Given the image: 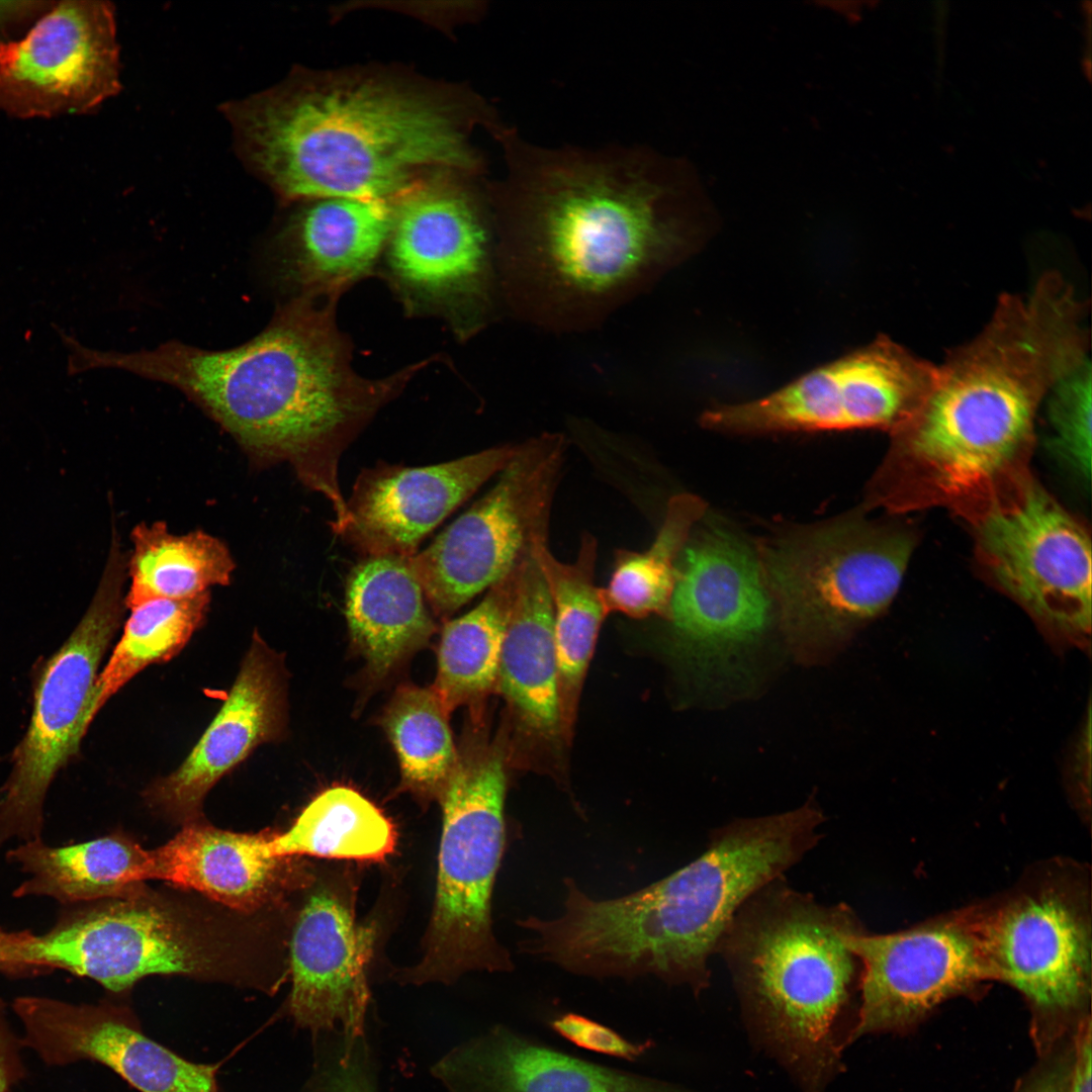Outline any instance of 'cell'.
<instances>
[{
	"instance_id": "29",
	"label": "cell",
	"mask_w": 1092,
	"mask_h": 1092,
	"mask_svg": "<svg viewBox=\"0 0 1092 1092\" xmlns=\"http://www.w3.org/2000/svg\"><path fill=\"white\" fill-rule=\"evenodd\" d=\"M130 610L152 600H183L230 582L235 569L223 542L203 531L176 535L163 522L140 524L131 533Z\"/></svg>"
},
{
	"instance_id": "8",
	"label": "cell",
	"mask_w": 1092,
	"mask_h": 1092,
	"mask_svg": "<svg viewBox=\"0 0 1092 1092\" xmlns=\"http://www.w3.org/2000/svg\"><path fill=\"white\" fill-rule=\"evenodd\" d=\"M1086 882L1076 868L1049 866L1002 897L966 909L993 980L1025 997L1036 1024H1060L1089 1003Z\"/></svg>"
},
{
	"instance_id": "23",
	"label": "cell",
	"mask_w": 1092,
	"mask_h": 1092,
	"mask_svg": "<svg viewBox=\"0 0 1092 1092\" xmlns=\"http://www.w3.org/2000/svg\"><path fill=\"white\" fill-rule=\"evenodd\" d=\"M553 623L552 601L531 553L519 567L495 690L507 701L520 728L546 744L565 736Z\"/></svg>"
},
{
	"instance_id": "30",
	"label": "cell",
	"mask_w": 1092,
	"mask_h": 1092,
	"mask_svg": "<svg viewBox=\"0 0 1092 1092\" xmlns=\"http://www.w3.org/2000/svg\"><path fill=\"white\" fill-rule=\"evenodd\" d=\"M520 565L487 589L475 608L446 622L443 628L432 688L449 713L495 690Z\"/></svg>"
},
{
	"instance_id": "39",
	"label": "cell",
	"mask_w": 1092,
	"mask_h": 1092,
	"mask_svg": "<svg viewBox=\"0 0 1092 1092\" xmlns=\"http://www.w3.org/2000/svg\"><path fill=\"white\" fill-rule=\"evenodd\" d=\"M5 1011L0 999V1092H9L25 1075L20 1056L23 1045L10 1027Z\"/></svg>"
},
{
	"instance_id": "21",
	"label": "cell",
	"mask_w": 1092,
	"mask_h": 1092,
	"mask_svg": "<svg viewBox=\"0 0 1092 1092\" xmlns=\"http://www.w3.org/2000/svg\"><path fill=\"white\" fill-rule=\"evenodd\" d=\"M282 704L275 655L254 637L223 706L185 761L149 789L148 801L178 820H193L224 774L279 735Z\"/></svg>"
},
{
	"instance_id": "1",
	"label": "cell",
	"mask_w": 1092,
	"mask_h": 1092,
	"mask_svg": "<svg viewBox=\"0 0 1092 1092\" xmlns=\"http://www.w3.org/2000/svg\"><path fill=\"white\" fill-rule=\"evenodd\" d=\"M491 135L506 171L486 194L506 293L525 320L596 325L681 247L680 211L697 186L685 162L646 146H540L504 124Z\"/></svg>"
},
{
	"instance_id": "4",
	"label": "cell",
	"mask_w": 1092,
	"mask_h": 1092,
	"mask_svg": "<svg viewBox=\"0 0 1092 1092\" xmlns=\"http://www.w3.org/2000/svg\"><path fill=\"white\" fill-rule=\"evenodd\" d=\"M823 821L811 801L735 820L714 831L689 864L622 897L595 899L567 880L562 914L542 923L543 951L573 974L650 975L699 995L709 986V959L736 912L817 844Z\"/></svg>"
},
{
	"instance_id": "25",
	"label": "cell",
	"mask_w": 1092,
	"mask_h": 1092,
	"mask_svg": "<svg viewBox=\"0 0 1092 1092\" xmlns=\"http://www.w3.org/2000/svg\"><path fill=\"white\" fill-rule=\"evenodd\" d=\"M305 205L288 226L293 271L305 295L337 297L375 264L392 225L390 199L327 197Z\"/></svg>"
},
{
	"instance_id": "5",
	"label": "cell",
	"mask_w": 1092,
	"mask_h": 1092,
	"mask_svg": "<svg viewBox=\"0 0 1092 1092\" xmlns=\"http://www.w3.org/2000/svg\"><path fill=\"white\" fill-rule=\"evenodd\" d=\"M851 908L824 905L778 879L736 912L717 952L724 958L758 1041L821 1092L840 1068L838 1024L859 984Z\"/></svg>"
},
{
	"instance_id": "27",
	"label": "cell",
	"mask_w": 1092,
	"mask_h": 1092,
	"mask_svg": "<svg viewBox=\"0 0 1092 1092\" xmlns=\"http://www.w3.org/2000/svg\"><path fill=\"white\" fill-rule=\"evenodd\" d=\"M7 856L28 876L14 891L18 898L47 896L63 903L106 900L156 879L155 849L121 835L59 847L31 840Z\"/></svg>"
},
{
	"instance_id": "37",
	"label": "cell",
	"mask_w": 1092,
	"mask_h": 1092,
	"mask_svg": "<svg viewBox=\"0 0 1092 1092\" xmlns=\"http://www.w3.org/2000/svg\"><path fill=\"white\" fill-rule=\"evenodd\" d=\"M362 1039L344 1038L342 1050L322 1075L317 1092H375Z\"/></svg>"
},
{
	"instance_id": "3",
	"label": "cell",
	"mask_w": 1092,
	"mask_h": 1092,
	"mask_svg": "<svg viewBox=\"0 0 1092 1092\" xmlns=\"http://www.w3.org/2000/svg\"><path fill=\"white\" fill-rule=\"evenodd\" d=\"M314 297L290 300L260 334L232 349L177 341L129 353L82 347L78 366L120 369L172 385L252 453L288 461L300 481L341 516V458L407 377L402 371L381 379L358 375L334 323L336 298L316 304Z\"/></svg>"
},
{
	"instance_id": "19",
	"label": "cell",
	"mask_w": 1092,
	"mask_h": 1092,
	"mask_svg": "<svg viewBox=\"0 0 1092 1092\" xmlns=\"http://www.w3.org/2000/svg\"><path fill=\"white\" fill-rule=\"evenodd\" d=\"M518 445H500L451 461L407 467L379 462L363 469L346 499L338 536L364 557H411L421 542L490 477Z\"/></svg>"
},
{
	"instance_id": "9",
	"label": "cell",
	"mask_w": 1092,
	"mask_h": 1092,
	"mask_svg": "<svg viewBox=\"0 0 1092 1092\" xmlns=\"http://www.w3.org/2000/svg\"><path fill=\"white\" fill-rule=\"evenodd\" d=\"M229 937L196 916L138 889L67 917L35 935L33 971L63 969L123 992L150 975H183L254 985Z\"/></svg>"
},
{
	"instance_id": "40",
	"label": "cell",
	"mask_w": 1092,
	"mask_h": 1092,
	"mask_svg": "<svg viewBox=\"0 0 1092 1092\" xmlns=\"http://www.w3.org/2000/svg\"><path fill=\"white\" fill-rule=\"evenodd\" d=\"M1078 1027L1067 1092H1092V1035L1090 1016H1084L1079 1022Z\"/></svg>"
},
{
	"instance_id": "17",
	"label": "cell",
	"mask_w": 1092,
	"mask_h": 1092,
	"mask_svg": "<svg viewBox=\"0 0 1092 1092\" xmlns=\"http://www.w3.org/2000/svg\"><path fill=\"white\" fill-rule=\"evenodd\" d=\"M668 617L681 657L713 667L764 630L769 594L758 557L734 534L708 528L687 542Z\"/></svg>"
},
{
	"instance_id": "35",
	"label": "cell",
	"mask_w": 1092,
	"mask_h": 1092,
	"mask_svg": "<svg viewBox=\"0 0 1092 1092\" xmlns=\"http://www.w3.org/2000/svg\"><path fill=\"white\" fill-rule=\"evenodd\" d=\"M1052 429L1046 447L1071 473L1087 484L1091 476V362L1089 357L1050 390Z\"/></svg>"
},
{
	"instance_id": "31",
	"label": "cell",
	"mask_w": 1092,
	"mask_h": 1092,
	"mask_svg": "<svg viewBox=\"0 0 1092 1092\" xmlns=\"http://www.w3.org/2000/svg\"><path fill=\"white\" fill-rule=\"evenodd\" d=\"M396 833L390 820L358 791L335 786L318 794L289 829L273 833L278 857L381 860L390 854Z\"/></svg>"
},
{
	"instance_id": "42",
	"label": "cell",
	"mask_w": 1092,
	"mask_h": 1092,
	"mask_svg": "<svg viewBox=\"0 0 1092 1092\" xmlns=\"http://www.w3.org/2000/svg\"><path fill=\"white\" fill-rule=\"evenodd\" d=\"M1072 1059L1058 1061L1033 1075L1020 1092H1067Z\"/></svg>"
},
{
	"instance_id": "26",
	"label": "cell",
	"mask_w": 1092,
	"mask_h": 1092,
	"mask_svg": "<svg viewBox=\"0 0 1092 1092\" xmlns=\"http://www.w3.org/2000/svg\"><path fill=\"white\" fill-rule=\"evenodd\" d=\"M411 557H364L351 570L346 618L351 638L370 672L387 675L424 646L436 627Z\"/></svg>"
},
{
	"instance_id": "28",
	"label": "cell",
	"mask_w": 1092,
	"mask_h": 1092,
	"mask_svg": "<svg viewBox=\"0 0 1092 1092\" xmlns=\"http://www.w3.org/2000/svg\"><path fill=\"white\" fill-rule=\"evenodd\" d=\"M597 548L596 538L584 534L572 563L557 560L549 550L547 538L539 539L532 549L553 606L554 643L565 736L574 720L600 627L609 614L602 588L595 584Z\"/></svg>"
},
{
	"instance_id": "2",
	"label": "cell",
	"mask_w": 1092,
	"mask_h": 1092,
	"mask_svg": "<svg viewBox=\"0 0 1092 1092\" xmlns=\"http://www.w3.org/2000/svg\"><path fill=\"white\" fill-rule=\"evenodd\" d=\"M225 113L244 162L284 203L390 199L436 170L480 176L471 135L500 124L468 87L387 65L297 68Z\"/></svg>"
},
{
	"instance_id": "10",
	"label": "cell",
	"mask_w": 1092,
	"mask_h": 1092,
	"mask_svg": "<svg viewBox=\"0 0 1092 1092\" xmlns=\"http://www.w3.org/2000/svg\"><path fill=\"white\" fill-rule=\"evenodd\" d=\"M566 438L545 433L517 452L482 497L411 556L430 609L448 619L503 579L548 537Z\"/></svg>"
},
{
	"instance_id": "36",
	"label": "cell",
	"mask_w": 1092,
	"mask_h": 1092,
	"mask_svg": "<svg viewBox=\"0 0 1092 1092\" xmlns=\"http://www.w3.org/2000/svg\"><path fill=\"white\" fill-rule=\"evenodd\" d=\"M558 1035L574 1045L605 1056L635 1062L644 1056L652 1042H634L616 1030L576 1013H565L550 1022Z\"/></svg>"
},
{
	"instance_id": "24",
	"label": "cell",
	"mask_w": 1092,
	"mask_h": 1092,
	"mask_svg": "<svg viewBox=\"0 0 1092 1092\" xmlns=\"http://www.w3.org/2000/svg\"><path fill=\"white\" fill-rule=\"evenodd\" d=\"M272 834L189 824L155 849L156 879L195 890L238 911L258 910L285 884L286 858L273 854Z\"/></svg>"
},
{
	"instance_id": "15",
	"label": "cell",
	"mask_w": 1092,
	"mask_h": 1092,
	"mask_svg": "<svg viewBox=\"0 0 1092 1092\" xmlns=\"http://www.w3.org/2000/svg\"><path fill=\"white\" fill-rule=\"evenodd\" d=\"M849 943L860 964V1003L844 1045L905 1029L943 1001L993 980L966 909L903 931L860 930Z\"/></svg>"
},
{
	"instance_id": "7",
	"label": "cell",
	"mask_w": 1092,
	"mask_h": 1092,
	"mask_svg": "<svg viewBox=\"0 0 1092 1092\" xmlns=\"http://www.w3.org/2000/svg\"><path fill=\"white\" fill-rule=\"evenodd\" d=\"M912 547L907 534L855 518L763 545V577L799 654H824L881 613L899 589Z\"/></svg>"
},
{
	"instance_id": "12",
	"label": "cell",
	"mask_w": 1092,
	"mask_h": 1092,
	"mask_svg": "<svg viewBox=\"0 0 1092 1092\" xmlns=\"http://www.w3.org/2000/svg\"><path fill=\"white\" fill-rule=\"evenodd\" d=\"M936 370V365L881 335L764 397L707 411L701 422L734 434L894 430L920 405Z\"/></svg>"
},
{
	"instance_id": "13",
	"label": "cell",
	"mask_w": 1092,
	"mask_h": 1092,
	"mask_svg": "<svg viewBox=\"0 0 1092 1092\" xmlns=\"http://www.w3.org/2000/svg\"><path fill=\"white\" fill-rule=\"evenodd\" d=\"M119 90L110 2L55 1L22 36L0 46V113L9 117L88 114Z\"/></svg>"
},
{
	"instance_id": "41",
	"label": "cell",
	"mask_w": 1092,
	"mask_h": 1092,
	"mask_svg": "<svg viewBox=\"0 0 1092 1092\" xmlns=\"http://www.w3.org/2000/svg\"><path fill=\"white\" fill-rule=\"evenodd\" d=\"M33 937L34 934L27 931L10 932L0 927V970L13 973L32 971L27 964L26 952Z\"/></svg>"
},
{
	"instance_id": "34",
	"label": "cell",
	"mask_w": 1092,
	"mask_h": 1092,
	"mask_svg": "<svg viewBox=\"0 0 1092 1092\" xmlns=\"http://www.w3.org/2000/svg\"><path fill=\"white\" fill-rule=\"evenodd\" d=\"M448 715L433 688L405 685L395 691L381 718L403 787L425 798H439L457 760Z\"/></svg>"
},
{
	"instance_id": "32",
	"label": "cell",
	"mask_w": 1092,
	"mask_h": 1092,
	"mask_svg": "<svg viewBox=\"0 0 1092 1092\" xmlns=\"http://www.w3.org/2000/svg\"><path fill=\"white\" fill-rule=\"evenodd\" d=\"M706 505L691 493L673 495L651 545L642 552H616L614 570L602 595L609 613L632 618L668 617L680 554Z\"/></svg>"
},
{
	"instance_id": "16",
	"label": "cell",
	"mask_w": 1092,
	"mask_h": 1092,
	"mask_svg": "<svg viewBox=\"0 0 1092 1092\" xmlns=\"http://www.w3.org/2000/svg\"><path fill=\"white\" fill-rule=\"evenodd\" d=\"M389 259L408 286L432 295H463L483 310L490 258L485 182L436 170L392 197Z\"/></svg>"
},
{
	"instance_id": "38",
	"label": "cell",
	"mask_w": 1092,
	"mask_h": 1092,
	"mask_svg": "<svg viewBox=\"0 0 1092 1092\" xmlns=\"http://www.w3.org/2000/svg\"><path fill=\"white\" fill-rule=\"evenodd\" d=\"M54 3L52 0L0 1V46L22 36Z\"/></svg>"
},
{
	"instance_id": "11",
	"label": "cell",
	"mask_w": 1092,
	"mask_h": 1092,
	"mask_svg": "<svg viewBox=\"0 0 1092 1092\" xmlns=\"http://www.w3.org/2000/svg\"><path fill=\"white\" fill-rule=\"evenodd\" d=\"M125 559L117 539L82 620L44 665L28 729L15 749L0 797V846L17 836L37 840L44 797L57 772L78 751L97 668L123 613Z\"/></svg>"
},
{
	"instance_id": "6",
	"label": "cell",
	"mask_w": 1092,
	"mask_h": 1092,
	"mask_svg": "<svg viewBox=\"0 0 1092 1092\" xmlns=\"http://www.w3.org/2000/svg\"><path fill=\"white\" fill-rule=\"evenodd\" d=\"M439 800L443 826L433 915L421 963L411 982H450L469 971L509 972L513 962L497 942L491 894L505 844L507 787L503 751L468 742Z\"/></svg>"
},
{
	"instance_id": "18",
	"label": "cell",
	"mask_w": 1092,
	"mask_h": 1092,
	"mask_svg": "<svg viewBox=\"0 0 1092 1092\" xmlns=\"http://www.w3.org/2000/svg\"><path fill=\"white\" fill-rule=\"evenodd\" d=\"M12 1008L22 1045L50 1066L95 1061L140 1092H220L217 1065L190 1062L151 1039L125 1007L22 996Z\"/></svg>"
},
{
	"instance_id": "14",
	"label": "cell",
	"mask_w": 1092,
	"mask_h": 1092,
	"mask_svg": "<svg viewBox=\"0 0 1092 1092\" xmlns=\"http://www.w3.org/2000/svg\"><path fill=\"white\" fill-rule=\"evenodd\" d=\"M981 554L998 583L1052 628L1084 636L1091 627V543L1042 488L1025 484L994 503L978 527Z\"/></svg>"
},
{
	"instance_id": "20",
	"label": "cell",
	"mask_w": 1092,
	"mask_h": 1092,
	"mask_svg": "<svg viewBox=\"0 0 1092 1092\" xmlns=\"http://www.w3.org/2000/svg\"><path fill=\"white\" fill-rule=\"evenodd\" d=\"M372 945V930L357 923L348 884L336 878L317 882L290 942L288 1012L299 1027L314 1034L339 1027L344 1038L364 1036Z\"/></svg>"
},
{
	"instance_id": "33",
	"label": "cell",
	"mask_w": 1092,
	"mask_h": 1092,
	"mask_svg": "<svg viewBox=\"0 0 1092 1092\" xmlns=\"http://www.w3.org/2000/svg\"><path fill=\"white\" fill-rule=\"evenodd\" d=\"M209 593L183 600L158 599L133 609L106 666L97 676L86 723L146 666L168 661L189 641L208 611Z\"/></svg>"
},
{
	"instance_id": "22",
	"label": "cell",
	"mask_w": 1092,
	"mask_h": 1092,
	"mask_svg": "<svg viewBox=\"0 0 1092 1092\" xmlns=\"http://www.w3.org/2000/svg\"><path fill=\"white\" fill-rule=\"evenodd\" d=\"M434 1071L451 1092H693L586 1061L505 1026L456 1048Z\"/></svg>"
}]
</instances>
